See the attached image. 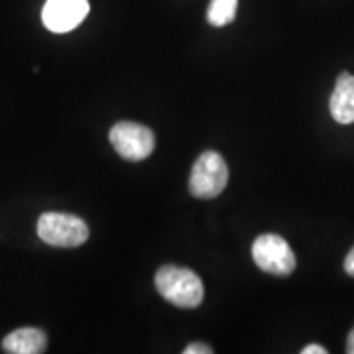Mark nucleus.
I'll use <instances>...</instances> for the list:
<instances>
[{"label":"nucleus","mask_w":354,"mask_h":354,"mask_svg":"<svg viewBox=\"0 0 354 354\" xmlns=\"http://www.w3.org/2000/svg\"><path fill=\"white\" fill-rule=\"evenodd\" d=\"M228 166L216 151L202 153L190 172L189 189L197 198H215L228 184Z\"/></svg>","instance_id":"2"},{"label":"nucleus","mask_w":354,"mask_h":354,"mask_svg":"<svg viewBox=\"0 0 354 354\" xmlns=\"http://www.w3.org/2000/svg\"><path fill=\"white\" fill-rule=\"evenodd\" d=\"M110 143L123 159L140 162L154 151V135L148 127L133 122H120L110 130Z\"/></svg>","instance_id":"5"},{"label":"nucleus","mask_w":354,"mask_h":354,"mask_svg":"<svg viewBox=\"0 0 354 354\" xmlns=\"http://www.w3.org/2000/svg\"><path fill=\"white\" fill-rule=\"evenodd\" d=\"M330 112L335 122L342 125L354 123V76L349 73H342L336 79L330 99Z\"/></svg>","instance_id":"7"},{"label":"nucleus","mask_w":354,"mask_h":354,"mask_svg":"<svg viewBox=\"0 0 354 354\" xmlns=\"http://www.w3.org/2000/svg\"><path fill=\"white\" fill-rule=\"evenodd\" d=\"M38 236L50 246L76 248L88 240V228L76 215L48 212L38 220Z\"/></svg>","instance_id":"3"},{"label":"nucleus","mask_w":354,"mask_h":354,"mask_svg":"<svg viewBox=\"0 0 354 354\" xmlns=\"http://www.w3.org/2000/svg\"><path fill=\"white\" fill-rule=\"evenodd\" d=\"M238 0H210L207 20L212 26L230 25L236 17Z\"/></svg>","instance_id":"9"},{"label":"nucleus","mask_w":354,"mask_h":354,"mask_svg":"<svg viewBox=\"0 0 354 354\" xmlns=\"http://www.w3.org/2000/svg\"><path fill=\"white\" fill-rule=\"evenodd\" d=\"M253 259L261 271L286 277L294 272L297 259L284 238L279 234H261L253 243Z\"/></svg>","instance_id":"4"},{"label":"nucleus","mask_w":354,"mask_h":354,"mask_svg":"<svg viewBox=\"0 0 354 354\" xmlns=\"http://www.w3.org/2000/svg\"><path fill=\"white\" fill-rule=\"evenodd\" d=\"M212 353H214V349L203 343L189 344V346L184 349V354H212Z\"/></svg>","instance_id":"10"},{"label":"nucleus","mask_w":354,"mask_h":354,"mask_svg":"<svg viewBox=\"0 0 354 354\" xmlns=\"http://www.w3.org/2000/svg\"><path fill=\"white\" fill-rule=\"evenodd\" d=\"M46 335L39 328H20L7 335L2 349L10 354H39L46 351Z\"/></svg>","instance_id":"8"},{"label":"nucleus","mask_w":354,"mask_h":354,"mask_svg":"<svg viewBox=\"0 0 354 354\" xmlns=\"http://www.w3.org/2000/svg\"><path fill=\"white\" fill-rule=\"evenodd\" d=\"M346 353H348V354H354V328L351 330V333H349V336H348Z\"/></svg>","instance_id":"13"},{"label":"nucleus","mask_w":354,"mask_h":354,"mask_svg":"<svg viewBox=\"0 0 354 354\" xmlns=\"http://www.w3.org/2000/svg\"><path fill=\"white\" fill-rule=\"evenodd\" d=\"M328 349L320 346V344H308L302 349V354H326Z\"/></svg>","instance_id":"12"},{"label":"nucleus","mask_w":354,"mask_h":354,"mask_svg":"<svg viewBox=\"0 0 354 354\" xmlns=\"http://www.w3.org/2000/svg\"><path fill=\"white\" fill-rule=\"evenodd\" d=\"M154 286L162 299L179 308H196L203 300L201 277L187 268L162 266L154 277Z\"/></svg>","instance_id":"1"},{"label":"nucleus","mask_w":354,"mask_h":354,"mask_svg":"<svg viewBox=\"0 0 354 354\" xmlns=\"http://www.w3.org/2000/svg\"><path fill=\"white\" fill-rule=\"evenodd\" d=\"M344 271L351 277H354V248L348 253L346 259H344Z\"/></svg>","instance_id":"11"},{"label":"nucleus","mask_w":354,"mask_h":354,"mask_svg":"<svg viewBox=\"0 0 354 354\" xmlns=\"http://www.w3.org/2000/svg\"><path fill=\"white\" fill-rule=\"evenodd\" d=\"M88 0H48L44 3L43 25L53 33L73 32L87 17Z\"/></svg>","instance_id":"6"}]
</instances>
